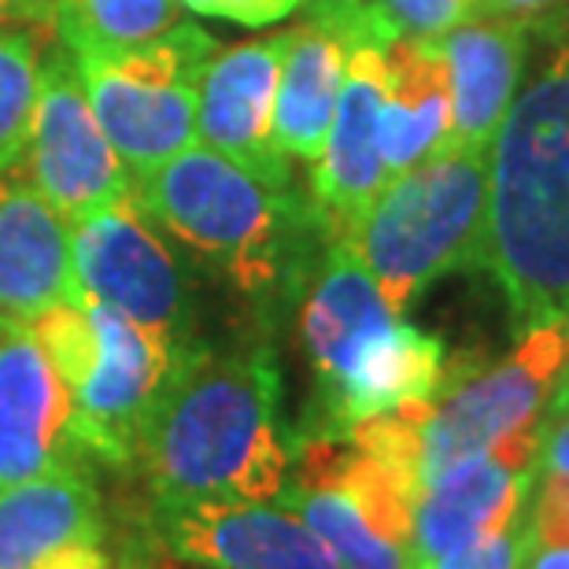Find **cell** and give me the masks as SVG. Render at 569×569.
<instances>
[{"label": "cell", "mask_w": 569, "mask_h": 569, "mask_svg": "<svg viewBox=\"0 0 569 569\" xmlns=\"http://www.w3.org/2000/svg\"><path fill=\"white\" fill-rule=\"evenodd\" d=\"M296 462L281 415V370L267 340L186 362L148 422L138 470L170 503H278Z\"/></svg>", "instance_id": "obj_1"}, {"label": "cell", "mask_w": 569, "mask_h": 569, "mask_svg": "<svg viewBox=\"0 0 569 569\" xmlns=\"http://www.w3.org/2000/svg\"><path fill=\"white\" fill-rule=\"evenodd\" d=\"M481 270L518 337L569 326V44L518 89L492 141Z\"/></svg>", "instance_id": "obj_2"}, {"label": "cell", "mask_w": 569, "mask_h": 569, "mask_svg": "<svg viewBox=\"0 0 569 569\" xmlns=\"http://www.w3.org/2000/svg\"><path fill=\"white\" fill-rule=\"evenodd\" d=\"M133 200L167 237L259 311H274L311 278V241H326L311 203L197 148L133 181Z\"/></svg>", "instance_id": "obj_3"}, {"label": "cell", "mask_w": 569, "mask_h": 569, "mask_svg": "<svg viewBox=\"0 0 569 569\" xmlns=\"http://www.w3.org/2000/svg\"><path fill=\"white\" fill-rule=\"evenodd\" d=\"M71 392V432L89 462L130 470L159 400L208 340H178L97 300L60 303L30 326Z\"/></svg>", "instance_id": "obj_4"}, {"label": "cell", "mask_w": 569, "mask_h": 569, "mask_svg": "<svg viewBox=\"0 0 569 569\" xmlns=\"http://www.w3.org/2000/svg\"><path fill=\"white\" fill-rule=\"evenodd\" d=\"M492 148H448L392 178L348 244L403 315L432 281L481 267Z\"/></svg>", "instance_id": "obj_5"}, {"label": "cell", "mask_w": 569, "mask_h": 569, "mask_svg": "<svg viewBox=\"0 0 569 569\" xmlns=\"http://www.w3.org/2000/svg\"><path fill=\"white\" fill-rule=\"evenodd\" d=\"M214 52L219 41L181 19L138 49L74 60L100 130L133 181L197 144L200 78Z\"/></svg>", "instance_id": "obj_6"}, {"label": "cell", "mask_w": 569, "mask_h": 569, "mask_svg": "<svg viewBox=\"0 0 569 569\" xmlns=\"http://www.w3.org/2000/svg\"><path fill=\"white\" fill-rule=\"evenodd\" d=\"M569 359V326H543L521 337L518 351L496 367L473 359H451L440 392L426 403L403 407L415 429L418 481L422 488L451 470L455 462L473 459L540 429L551 389ZM422 496V492H418Z\"/></svg>", "instance_id": "obj_7"}, {"label": "cell", "mask_w": 569, "mask_h": 569, "mask_svg": "<svg viewBox=\"0 0 569 569\" xmlns=\"http://www.w3.org/2000/svg\"><path fill=\"white\" fill-rule=\"evenodd\" d=\"M71 267L82 300L178 340H200L189 270L133 197L71 226Z\"/></svg>", "instance_id": "obj_8"}, {"label": "cell", "mask_w": 569, "mask_h": 569, "mask_svg": "<svg viewBox=\"0 0 569 569\" xmlns=\"http://www.w3.org/2000/svg\"><path fill=\"white\" fill-rule=\"evenodd\" d=\"M22 167L44 203H52L71 226L133 197V178L100 130L74 56L56 44L44 49L41 60L38 108Z\"/></svg>", "instance_id": "obj_9"}, {"label": "cell", "mask_w": 569, "mask_h": 569, "mask_svg": "<svg viewBox=\"0 0 569 569\" xmlns=\"http://www.w3.org/2000/svg\"><path fill=\"white\" fill-rule=\"evenodd\" d=\"M148 532L197 569H340L329 548L281 503H170L152 499Z\"/></svg>", "instance_id": "obj_10"}, {"label": "cell", "mask_w": 569, "mask_h": 569, "mask_svg": "<svg viewBox=\"0 0 569 569\" xmlns=\"http://www.w3.org/2000/svg\"><path fill=\"white\" fill-rule=\"evenodd\" d=\"M448 362L440 337L396 315L362 340L326 389L311 396L296 440H345L370 418L432 400L448 378Z\"/></svg>", "instance_id": "obj_11"}, {"label": "cell", "mask_w": 569, "mask_h": 569, "mask_svg": "<svg viewBox=\"0 0 569 569\" xmlns=\"http://www.w3.org/2000/svg\"><path fill=\"white\" fill-rule=\"evenodd\" d=\"M537 440L540 429H529L432 477L415 503V569H437L451 551L521 518L537 477Z\"/></svg>", "instance_id": "obj_12"}, {"label": "cell", "mask_w": 569, "mask_h": 569, "mask_svg": "<svg viewBox=\"0 0 569 569\" xmlns=\"http://www.w3.org/2000/svg\"><path fill=\"white\" fill-rule=\"evenodd\" d=\"M289 30L219 49L200 78L197 138L252 178L292 189L289 159L274 141V100Z\"/></svg>", "instance_id": "obj_13"}, {"label": "cell", "mask_w": 569, "mask_h": 569, "mask_svg": "<svg viewBox=\"0 0 569 569\" xmlns=\"http://www.w3.org/2000/svg\"><path fill=\"white\" fill-rule=\"evenodd\" d=\"M89 466L71 432V392L38 333L0 329V488Z\"/></svg>", "instance_id": "obj_14"}, {"label": "cell", "mask_w": 569, "mask_h": 569, "mask_svg": "<svg viewBox=\"0 0 569 569\" xmlns=\"http://www.w3.org/2000/svg\"><path fill=\"white\" fill-rule=\"evenodd\" d=\"M385 49H351L333 127L311 170V211L326 241H348L389 186L378 144Z\"/></svg>", "instance_id": "obj_15"}, {"label": "cell", "mask_w": 569, "mask_h": 569, "mask_svg": "<svg viewBox=\"0 0 569 569\" xmlns=\"http://www.w3.org/2000/svg\"><path fill=\"white\" fill-rule=\"evenodd\" d=\"M78 300L71 222L27 178L0 174V329L33 326Z\"/></svg>", "instance_id": "obj_16"}, {"label": "cell", "mask_w": 569, "mask_h": 569, "mask_svg": "<svg viewBox=\"0 0 569 569\" xmlns=\"http://www.w3.org/2000/svg\"><path fill=\"white\" fill-rule=\"evenodd\" d=\"M97 543H108V507L93 470L0 488V569H56Z\"/></svg>", "instance_id": "obj_17"}, {"label": "cell", "mask_w": 569, "mask_h": 569, "mask_svg": "<svg viewBox=\"0 0 569 569\" xmlns=\"http://www.w3.org/2000/svg\"><path fill=\"white\" fill-rule=\"evenodd\" d=\"M437 41L451 78L448 148H485L488 152L518 97L529 52V22L473 16L440 33Z\"/></svg>", "instance_id": "obj_18"}, {"label": "cell", "mask_w": 569, "mask_h": 569, "mask_svg": "<svg viewBox=\"0 0 569 569\" xmlns=\"http://www.w3.org/2000/svg\"><path fill=\"white\" fill-rule=\"evenodd\" d=\"M451 78L437 38H396L385 49L378 144L385 174L400 178L448 148Z\"/></svg>", "instance_id": "obj_19"}, {"label": "cell", "mask_w": 569, "mask_h": 569, "mask_svg": "<svg viewBox=\"0 0 569 569\" xmlns=\"http://www.w3.org/2000/svg\"><path fill=\"white\" fill-rule=\"evenodd\" d=\"M392 318L396 311L362 267L356 248L348 241H329L300 296V345L311 362L315 392L326 389L362 340Z\"/></svg>", "instance_id": "obj_20"}, {"label": "cell", "mask_w": 569, "mask_h": 569, "mask_svg": "<svg viewBox=\"0 0 569 569\" xmlns=\"http://www.w3.org/2000/svg\"><path fill=\"white\" fill-rule=\"evenodd\" d=\"M345 63L348 49L337 33L311 19L289 30L274 100V141L284 159L315 163L322 156L329 127H333L340 82H345Z\"/></svg>", "instance_id": "obj_21"}, {"label": "cell", "mask_w": 569, "mask_h": 569, "mask_svg": "<svg viewBox=\"0 0 569 569\" xmlns=\"http://www.w3.org/2000/svg\"><path fill=\"white\" fill-rule=\"evenodd\" d=\"M178 0H56L52 22L63 49L74 60L116 56L167 33L178 16Z\"/></svg>", "instance_id": "obj_22"}, {"label": "cell", "mask_w": 569, "mask_h": 569, "mask_svg": "<svg viewBox=\"0 0 569 569\" xmlns=\"http://www.w3.org/2000/svg\"><path fill=\"white\" fill-rule=\"evenodd\" d=\"M49 44L33 30H0V174L22 163Z\"/></svg>", "instance_id": "obj_23"}, {"label": "cell", "mask_w": 569, "mask_h": 569, "mask_svg": "<svg viewBox=\"0 0 569 569\" xmlns=\"http://www.w3.org/2000/svg\"><path fill=\"white\" fill-rule=\"evenodd\" d=\"M529 543H532L529 518L521 510L518 521H510V526L496 532H485V537L470 540L466 548L451 551L437 569H521L526 566Z\"/></svg>", "instance_id": "obj_24"}, {"label": "cell", "mask_w": 569, "mask_h": 569, "mask_svg": "<svg viewBox=\"0 0 569 569\" xmlns=\"http://www.w3.org/2000/svg\"><path fill=\"white\" fill-rule=\"evenodd\" d=\"M403 38H440L477 16V0H378Z\"/></svg>", "instance_id": "obj_25"}, {"label": "cell", "mask_w": 569, "mask_h": 569, "mask_svg": "<svg viewBox=\"0 0 569 569\" xmlns=\"http://www.w3.org/2000/svg\"><path fill=\"white\" fill-rule=\"evenodd\" d=\"M526 518L537 543H569V477H555V473L532 477Z\"/></svg>", "instance_id": "obj_26"}, {"label": "cell", "mask_w": 569, "mask_h": 569, "mask_svg": "<svg viewBox=\"0 0 569 569\" xmlns=\"http://www.w3.org/2000/svg\"><path fill=\"white\" fill-rule=\"evenodd\" d=\"M300 4L307 0H214L211 19H233L241 27H270V22L292 16Z\"/></svg>", "instance_id": "obj_27"}, {"label": "cell", "mask_w": 569, "mask_h": 569, "mask_svg": "<svg viewBox=\"0 0 569 569\" xmlns=\"http://www.w3.org/2000/svg\"><path fill=\"white\" fill-rule=\"evenodd\" d=\"M537 473L569 477V415H543L540 418Z\"/></svg>", "instance_id": "obj_28"}, {"label": "cell", "mask_w": 569, "mask_h": 569, "mask_svg": "<svg viewBox=\"0 0 569 569\" xmlns=\"http://www.w3.org/2000/svg\"><path fill=\"white\" fill-rule=\"evenodd\" d=\"M569 4V0H477V16H499V19H540L551 16L555 8Z\"/></svg>", "instance_id": "obj_29"}, {"label": "cell", "mask_w": 569, "mask_h": 569, "mask_svg": "<svg viewBox=\"0 0 569 569\" xmlns=\"http://www.w3.org/2000/svg\"><path fill=\"white\" fill-rule=\"evenodd\" d=\"M56 0H0V30L16 27V22H52Z\"/></svg>", "instance_id": "obj_30"}, {"label": "cell", "mask_w": 569, "mask_h": 569, "mask_svg": "<svg viewBox=\"0 0 569 569\" xmlns=\"http://www.w3.org/2000/svg\"><path fill=\"white\" fill-rule=\"evenodd\" d=\"M521 569H569V543H529Z\"/></svg>", "instance_id": "obj_31"}, {"label": "cell", "mask_w": 569, "mask_h": 569, "mask_svg": "<svg viewBox=\"0 0 569 569\" xmlns=\"http://www.w3.org/2000/svg\"><path fill=\"white\" fill-rule=\"evenodd\" d=\"M543 415H569V359H566V367L559 373V381H555L548 411H543Z\"/></svg>", "instance_id": "obj_32"}, {"label": "cell", "mask_w": 569, "mask_h": 569, "mask_svg": "<svg viewBox=\"0 0 569 569\" xmlns=\"http://www.w3.org/2000/svg\"><path fill=\"white\" fill-rule=\"evenodd\" d=\"M181 8H189V11H197V16H211V8H214V0H178Z\"/></svg>", "instance_id": "obj_33"}]
</instances>
